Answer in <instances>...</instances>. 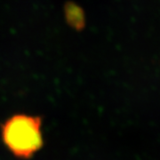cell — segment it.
<instances>
[{
    "instance_id": "7a4b0ae2",
    "label": "cell",
    "mask_w": 160,
    "mask_h": 160,
    "mask_svg": "<svg viewBox=\"0 0 160 160\" xmlns=\"http://www.w3.org/2000/svg\"><path fill=\"white\" fill-rule=\"evenodd\" d=\"M67 17L70 23L73 24L75 27H81L82 22H84L83 20V12L79 7L74 6V5H69L67 8Z\"/></svg>"
},
{
    "instance_id": "6da1fadb",
    "label": "cell",
    "mask_w": 160,
    "mask_h": 160,
    "mask_svg": "<svg viewBox=\"0 0 160 160\" xmlns=\"http://www.w3.org/2000/svg\"><path fill=\"white\" fill-rule=\"evenodd\" d=\"M1 137L6 149L14 157L29 158L43 146L42 121L32 115H13L4 122Z\"/></svg>"
}]
</instances>
